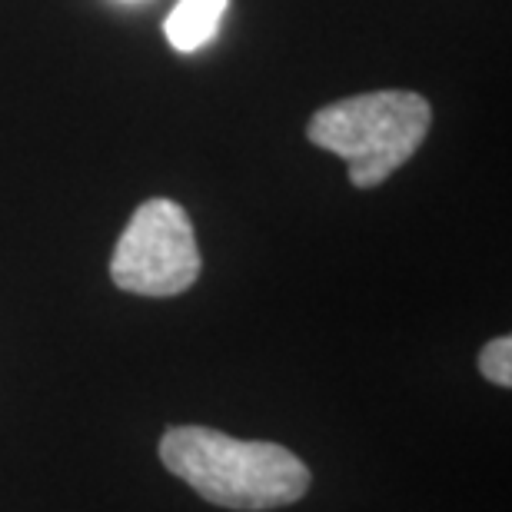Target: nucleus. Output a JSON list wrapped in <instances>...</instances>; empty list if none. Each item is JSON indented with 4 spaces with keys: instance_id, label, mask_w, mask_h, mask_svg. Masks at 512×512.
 I'll use <instances>...</instances> for the list:
<instances>
[{
    "instance_id": "1",
    "label": "nucleus",
    "mask_w": 512,
    "mask_h": 512,
    "mask_svg": "<svg viewBox=\"0 0 512 512\" xmlns=\"http://www.w3.org/2000/svg\"><path fill=\"white\" fill-rule=\"evenodd\" d=\"M160 459L180 483L223 509H283L310 489V469L290 449L243 443L207 426L167 429L160 439Z\"/></svg>"
},
{
    "instance_id": "2",
    "label": "nucleus",
    "mask_w": 512,
    "mask_h": 512,
    "mask_svg": "<svg viewBox=\"0 0 512 512\" xmlns=\"http://www.w3.org/2000/svg\"><path fill=\"white\" fill-rule=\"evenodd\" d=\"M429 120V100L413 90H373L316 110L306 137L313 147L346 160L353 187L373 190L413 160L429 133Z\"/></svg>"
},
{
    "instance_id": "3",
    "label": "nucleus",
    "mask_w": 512,
    "mask_h": 512,
    "mask_svg": "<svg viewBox=\"0 0 512 512\" xmlns=\"http://www.w3.org/2000/svg\"><path fill=\"white\" fill-rule=\"evenodd\" d=\"M200 247L187 210L173 200H147L120 233L110 276L124 293L180 296L200 276Z\"/></svg>"
},
{
    "instance_id": "4",
    "label": "nucleus",
    "mask_w": 512,
    "mask_h": 512,
    "mask_svg": "<svg viewBox=\"0 0 512 512\" xmlns=\"http://www.w3.org/2000/svg\"><path fill=\"white\" fill-rule=\"evenodd\" d=\"M230 0H180L170 10L167 24V40L180 54H193V50L207 47L220 30V20L227 14Z\"/></svg>"
},
{
    "instance_id": "5",
    "label": "nucleus",
    "mask_w": 512,
    "mask_h": 512,
    "mask_svg": "<svg viewBox=\"0 0 512 512\" xmlns=\"http://www.w3.org/2000/svg\"><path fill=\"white\" fill-rule=\"evenodd\" d=\"M479 370L489 383L509 389L512 386V340L509 336H496L486 343V350L479 353Z\"/></svg>"
}]
</instances>
